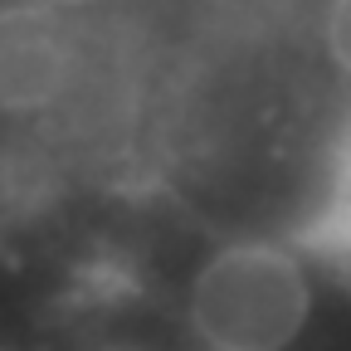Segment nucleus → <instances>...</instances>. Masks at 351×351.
Segmentation results:
<instances>
[{
	"instance_id": "obj_1",
	"label": "nucleus",
	"mask_w": 351,
	"mask_h": 351,
	"mask_svg": "<svg viewBox=\"0 0 351 351\" xmlns=\"http://www.w3.org/2000/svg\"><path fill=\"white\" fill-rule=\"evenodd\" d=\"M0 288L98 351H351V0H25Z\"/></svg>"
}]
</instances>
